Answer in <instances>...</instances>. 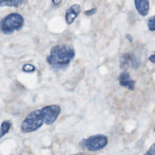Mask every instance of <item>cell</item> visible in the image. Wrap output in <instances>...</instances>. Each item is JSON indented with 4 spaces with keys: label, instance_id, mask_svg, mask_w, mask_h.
Listing matches in <instances>:
<instances>
[{
    "label": "cell",
    "instance_id": "1",
    "mask_svg": "<svg viewBox=\"0 0 155 155\" xmlns=\"http://www.w3.org/2000/svg\"><path fill=\"white\" fill-rule=\"evenodd\" d=\"M74 56L75 52L72 47L65 44L57 45L51 48L50 54L46 61L54 69L65 70Z\"/></svg>",
    "mask_w": 155,
    "mask_h": 155
},
{
    "label": "cell",
    "instance_id": "2",
    "mask_svg": "<svg viewBox=\"0 0 155 155\" xmlns=\"http://www.w3.org/2000/svg\"><path fill=\"white\" fill-rule=\"evenodd\" d=\"M24 23V18L20 14L17 13H10L1 20L0 29L5 34H11L22 28Z\"/></svg>",
    "mask_w": 155,
    "mask_h": 155
},
{
    "label": "cell",
    "instance_id": "3",
    "mask_svg": "<svg viewBox=\"0 0 155 155\" xmlns=\"http://www.w3.org/2000/svg\"><path fill=\"white\" fill-rule=\"evenodd\" d=\"M44 121L41 110H35L27 115L22 124L21 130L24 133L36 131L43 124Z\"/></svg>",
    "mask_w": 155,
    "mask_h": 155
},
{
    "label": "cell",
    "instance_id": "4",
    "mask_svg": "<svg viewBox=\"0 0 155 155\" xmlns=\"http://www.w3.org/2000/svg\"><path fill=\"white\" fill-rule=\"evenodd\" d=\"M108 143L107 137L103 134H95L84 140V147L89 151H98L104 148Z\"/></svg>",
    "mask_w": 155,
    "mask_h": 155
},
{
    "label": "cell",
    "instance_id": "5",
    "mask_svg": "<svg viewBox=\"0 0 155 155\" xmlns=\"http://www.w3.org/2000/svg\"><path fill=\"white\" fill-rule=\"evenodd\" d=\"M41 112L44 122L50 125L53 124L58 118L61 112V108L58 105H51L44 107Z\"/></svg>",
    "mask_w": 155,
    "mask_h": 155
},
{
    "label": "cell",
    "instance_id": "6",
    "mask_svg": "<svg viewBox=\"0 0 155 155\" xmlns=\"http://www.w3.org/2000/svg\"><path fill=\"white\" fill-rule=\"evenodd\" d=\"M139 64V61L133 53H125L120 58V65L122 68H127L130 67L133 68H137Z\"/></svg>",
    "mask_w": 155,
    "mask_h": 155
},
{
    "label": "cell",
    "instance_id": "7",
    "mask_svg": "<svg viewBox=\"0 0 155 155\" xmlns=\"http://www.w3.org/2000/svg\"><path fill=\"white\" fill-rule=\"evenodd\" d=\"M119 81L121 86L127 87L130 90H134L135 88V82L131 79L130 74L126 71L120 73L119 77Z\"/></svg>",
    "mask_w": 155,
    "mask_h": 155
},
{
    "label": "cell",
    "instance_id": "8",
    "mask_svg": "<svg viewBox=\"0 0 155 155\" xmlns=\"http://www.w3.org/2000/svg\"><path fill=\"white\" fill-rule=\"evenodd\" d=\"M81 12V6L79 4H73L65 13V21L68 24H71L73 22L76 18L78 16Z\"/></svg>",
    "mask_w": 155,
    "mask_h": 155
},
{
    "label": "cell",
    "instance_id": "9",
    "mask_svg": "<svg viewBox=\"0 0 155 155\" xmlns=\"http://www.w3.org/2000/svg\"><path fill=\"white\" fill-rule=\"evenodd\" d=\"M134 4L139 13L145 16L149 11V0H134Z\"/></svg>",
    "mask_w": 155,
    "mask_h": 155
},
{
    "label": "cell",
    "instance_id": "10",
    "mask_svg": "<svg viewBox=\"0 0 155 155\" xmlns=\"http://www.w3.org/2000/svg\"><path fill=\"white\" fill-rule=\"evenodd\" d=\"M27 1L28 0H0V6L19 7Z\"/></svg>",
    "mask_w": 155,
    "mask_h": 155
},
{
    "label": "cell",
    "instance_id": "11",
    "mask_svg": "<svg viewBox=\"0 0 155 155\" xmlns=\"http://www.w3.org/2000/svg\"><path fill=\"white\" fill-rule=\"evenodd\" d=\"M11 127V123L9 121H4L1 124V130H0V138L5 135L9 130Z\"/></svg>",
    "mask_w": 155,
    "mask_h": 155
},
{
    "label": "cell",
    "instance_id": "12",
    "mask_svg": "<svg viewBox=\"0 0 155 155\" xmlns=\"http://www.w3.org/2000/svg\"><path fill=\"white\" fill-rule=\"evenodd\" d=\"M147 25L150 30L155 31V16H151L148 19Z\"/></svg>",
    "mask_w": 155,
    "mask_h": 155
},
{
    "label": "cell",
    "instance_id": "13",
    "mask_svg": "<svg viewBox=\"0 0 155 155\" xmlns=\"http://www.w3.org/2000/svg\"><path fill=\"white\" fill-rule=\"evenodd\" d=\"M22 70L24 72L29 73V72H33L35 70V67L32 64H26L23 65L22 67Z\"/></svg>",
    "mask_w": 155,
    "mask_h": 155
},
{
    "label": "cell",
    "instance_id": "14",
    "mask_svg": "<svg viewBox=\"0 0 155 155\" xmlns=\"http://www.w3.org/2000/svg\"><path fill=\"white\" fill-rule=\"evenodd\" d=\"M144 155H155V143L151 146Z\"/></svg>",
    "mask_w": 155,
    "mask_h": 155
},
{
    "label": "cell",
    "instance_id": "15",
    "mask_svg": "<svg viewBox=\"0 0 155 155\" xmlns=\"http://www.w3.org/2000/svg\"><path fill=\"white\" fill-rule=\"evenodd\" d=\"M96 12H97V8L96 7H93V8H92L90 10L85 11L84 12V14L85 15H87V16H91V15H93L94 13H96Z\"/></svg>",
    "mask_w": 155,
    "mask_h": 155
},
{
    "label": "cell",
    "instance_id": "16",
    "mask_svg": "<svg viewBox=\"0 0 155 155\" xmlns=\"http://www.w3.org/2000/svg\"><path fill=\"white\" fill-rule=\"evenodd\" d=\"M149 60H150L151 62L155 64V54H152V55H151V56L149 57Z\"/></svg>",
    "mask_w": 155,
    "mask_h": 155
},
{
    "label": "cell",
    "instance_id": "17",
    "mask_svg": "<svg viewBox=\"0 0 155 155\" xmlns=\"http://www.w3.org/2000/svg\"><path fill=\"white\" fill-rule=\"evenodd\" d=\"M126 38H127V39H128L129 40V41H130V42H131L133 41V36H132L131 35L127 34V35H126Z\"/></svg>",
    "mask_w": 155,
    "mask_h": 155
},
{
    "label": "cell",
    "instance_id": "18",
    "mask_svg": "<svg viewBox=\"0 0 155 155\" xmlns=\"http://www.w3.org/2000/svg\"><path fill=\"white\" fill-rule=\"evenodd\" d=\"M62 0H52V2L54 4V5H59L61 4Z\"/></svg>",
    "mask_w": 155,
    "mask_h": 155
},
{
    "label": "cell",
    "instance_id": "19",
    "mask_svg": "<svg viewBox=\"0 0 155 155\" xmlns=\"http://www.w3.org/2000/svg\"><path fill=\"white\" fill-rule=\"evenodd\" d=\"M71 155H89V154H85L84 153H75V154H71Z\"/></svg>",
    "mask_w": 155,
    "mask_h": 155
},
{
    "label": "cell",
    "instance_id": "20",
    "mask_svg": "<svg viewBox=\"0 0 155 155\" xmlns=\"http://www.w3.org/2000/svg\"><path fill=\"white\" fill-rule=\"evenodd\" d=\"M154 131H155V127H154Z\"/></svg>",
    "mask_w": 155,
    "mask_h": 155
},
{
    "label": "cell",
    "instance_id": "21",
    "mask_svg": "<svg viewBox=\"0 0 155 155\" xmlns=\"http://www.w3.org/2000/svg\"><path fill=\"white\" fill-rule=\"evenodd\" d=\"M154 71H155V70H154Z\"/></svg>",
    "mask_w": 155,
    "mask_h": 155
}]
</instances>
